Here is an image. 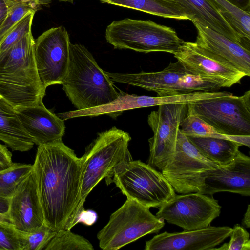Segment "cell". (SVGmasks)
Segmentation results:
<instances>
[{"label": "cell", "instance_id": "10", "mask_svg": "<svg viewBox=\"0 0 250 250\" xmlns=\"http://www.w3.org/2000/svg\"><path fill=\"white\" fill-rule=\"evenodd\" d=\"M219 167L204 157L179 129L174 154L161 171L176 192L201 193L206 172Z\"/></svg>", "mask_w": 250, "mask_h": 250}, {"label": "cell", "instance_id": "19", "mask_svg": "<svg viewBox=\"0 0 250 250\" xmlns=\"http://www.w3.org/2000/svg\"><path fill=\"white\" fill-rule=\"evenodd\" d=\"M195 42L223 58L246 76H250V50L225 36L197 23Z\"/></svg>", "mask_w": 250, "mask_h": 250}, {"label": "cell", "instance_id": "3", "mask_svg": "<svg viewBox=\"0 0 250 250\" xmlns=\"http://www.w3.org/2000/svg\"><path fill=\"white\" fill-rule=\"evenodd\" d=\"M62 85L76 110L106 104L120 94L90 52L80 44H70L69 63Z\"/></svg>", "mask_w": 250, "mask_h": 250}, {"label": "cell", "instance_id": "31", "mask_svg": "<svg viewBox=\"0 0 250 250\" xmlns=\"http://www.w3.org/2000/svg\"><path fill=\"white\" fill-rule=\"evenodd\" d=\"M229 243H224L219 248L212 250H250V239L249 233L240 224H236L232 228Z\"/></svg>", "mask_w": 250, "mask_h": 250}, {"label": "cell", "instance_id": "21", "mask_svg": "<svg viewBox=\"0 0 250 250\" xmlns=\"http://www.w3.org/2000/svg\"><path fill=\"white\" fill-rule=\"evenodd\" d=\"M0 140L13 151H27L34 144L23 126L15 108L0 97Z\"/></svg>", "mask_w": 250, "mask_h": 250}, {"label": "cell", "instance_id": "9", "mask_svg": "<svg viewBox=\"0 0 250 250\" xmlns=\"http://www.w3.org/2000/svg\"><path fill=\"white\" fill-rule=\"evenodd\" d=\"M188 108L220 133L250 135V90L240 96L232 94L189 104Z\"/></svg>", "mask_w": 250, "mask_h": 250}, {"label": "cell", "instance_id": "29", "mask_svg": "<svg viewBox=\"0 0 250 250\" xmlns=\"http://www.w3.org/2000/svg\"><path fill=\"white\" fill-rule=\"evenodd\" d=\"M56 232L45 223L32 232H19L21 250H44Z\"/></svg>", "mask_w": 250, "mask_h": 250}, {"label": "cell", "instance_id": "33", "mask_svg": "<svg viewBox=\"0 0 250 250\" xmlns=\"http://www.w3.org/2000/svg\"><path fill=\"white\" fill-rule=\"evenodd\" d=\"M12 154L6 145L0 144V171L10 167L13 163Z\"/></svg>", "mask_w": 250, "mask_h": 250}, {"label": "cell", "instance_id": "24", "mask_svg": "<svg viewBox=\"0 0 250 250\" xmlns=\"http://www.w3.org/2000/svg\"><path fill=\"white\" fill-rule=\"evenodd\" d=\"M250 50V12L244 11L226 0H209Z\"/></svg>", "mask_w": 250, "mask_h": 250}, {"label": "cell", "instance_id": "16", "mask_svg": "<svg viewBox=\"0 0 250 250\" xmlns=\"http://www.w3.org/2000/svg\"><path fill=\"white\" fill-rule=\"evenodd\" d=\"M8 215L18 231L31 233L44 223L33 168L10 199Z\"/></svg>", "mask_w": 250, "mask_h": 250}, {"label": "cell", "instance_id": "38", "mask_svg": "<svg viewBox=\"0 0 250 250\" xmlns=\"http://www.w3.org/2000/svg\"><path fill=\"white\" fill-rule=\"evenodd\" d=\"M20 1L24 3H31V2H42L45 4H48L47 0H19Z\"/></svg>", "mask_w": 250, "mask_h": 250}, {"label": "cell", "instance_id": "23", "mask_svg": "<svg viewBox=\"0 0 250 250\" xmlns=\"http://www.w3.org/2000/svg\"><path fill=\"white\" fill-rule=\"evenodd\" d=\"M102 3L133 9L155 16L176 20L188 18L182 7L172 0H100Z\"/></svg>", "mask_w": 250, "mask_h": 250}, {"label": "cell", "instance_id": "30", "mask_svg": "<svg viewBox=\"0 0 250 250\" xmlns=\"http://www.w3.org/2000/svg\"><path fill=\"white\" fill-rule=\"evenodd\" d=\"M36 12H30L21 19L0 44V52L3 51L32 32V25Z\"/></svg>", "mask_w": 250, "mask_h": 250}, {"label": "cell", "instance_id": "14", "mask_svg": "<svg viewBox=\"0 0 250 250\" xmlns=\"http://www.w3.org/2000/svg\"><path fill=\"white\" fill-rule=\"evenodd\" d=\"M174 57L194 74L214 80L222 87L240 83L246 76L228 61L200 46L195 42H185Z\"/></svg>", "mask_w": 250, "mask_h": 250}, {"label": "cell", "instance_id": "25", "mask_svg": "<svg viewBox=\"0 0 250 250\" xmlns=\"http://www.w3.org/2000/svg\"><path fill=\"white\" fill-rule=\"evenodd\" d=\"M179 130L187 136L219 138L236 142L241 146H250V135L232 136L220 133L197 115L188 112L181 122Z\"/></svg>", "mask_w": 250, "mask_h": 250}, {"label": "cell", "instance_id": "27", "mask_svg": "<svg viewBox=\"0 0 250 250\" xmlns=\"http://www.w3.org/2000/svg\"><path fill=\"white\" fill-rule=\"evenodd\" d=\"M92 244L83 237L70 230L57 231L44 250H94Z\"/></svg>", "mask_w": 250, "mask_h": 250}, {"label": "cell", "instance_id": "26", "mask_svg": "<svg viewBox=\"0 0 250 250\" xmlns=\"http://www.w3.org/2000/svg\"><path fill=\"white\" fill-rule=\"evenodd\" d=\"M33 168V165L13 163L0 171V196L10 198Z\"/></svg>", "mask_w": 250, "mask_h": 250}, {"label": "cell", "instance_id": "8", "mask_svg": "<svg viewBox=\"0 0 250 250\" xmlns=\"http://www.w3.org/2000/svg\"><path fill=\"white\" fill-rule=\"evenodd\" d=\"M112 183L127 199L148 208H159L176 195L162 172L140 160H132L118 167Z\"/></svg>", "mask_w": 250, "mask_h": 250}, {"label": "cell", "instance_id": "39", "mask_svg": "<svg viewBox=\"0 0 250 250\" xmlns=\"http://www.w3.org/2000/svg\"><path fill=\"white\" fill-rule=\"evenodd\" d=\"M0 221L12 224L11 220L8 215L0 214Z\"/></svg>", "mask_w": 250, "mask_h": 250}, {"label": "cell", "instance_id": "6", "mask_svg": "<svg viewBox=\"0 0 250 250\" xmlns=\"http://www.w3.org/2000/svg\"><path fill=\"white\" fill-rule=\"evenodd\" d=\"M105 73L112 82L138 86L156 92L159 96L196 91H216L222 88L220 83L194 74L178 60L170 62L164 69L157 72Z\"/></svg>", "mask_w": 250, "mask_h": 250}, {"label": "cell", "instance_id": "7", "mask_svg": "<svg viewBox=\"0 0 250 250\" xmlns=\"http://www.w3.org/2000/svg\"><path fill=\"white\" fill-rule=\"evenodd\" d=\"M149 208L127 199L98 233L100 248L117 250L145 235L159 232L165 225L164 220L154 215Z\"/></svg>", "mask_w": 250, "mask_h": 250}, {"label": "cell", "instance_id": "1", "mask_svg": "<svg viewBox=\"0 0 250 250\" xmlns=\"http://www.w3.org/2000/svg\"><path fill=\"white\" fill-rule=\"evenodd\" d=\"M33 166L44 223L56 232L70 230L84 211L82 158L61 139L38 145Z\"/></svg>", "mask_w": 250, "mask_h": 250}, {"label": "cell", "instance_id": "18", "mask_svg": "<svg viewBox=\"0 0 250 250\" xmlns=\"http://www.w3.org/2000/svg\"><path fill=\"white\" fill-rule=\"evenodd\" d=\"M15 109L23 126L36 145L62 139L65 130L64 120L47 109L42 101Z\"/></svg>", "mask_w": 250, "mask_h": 250}, {"label": "cell", "instance_id": "2", "mask_svg": "<svg viewBox=\"0 0 250 250\" xmlns=\"http://www.w3.org/2000/svg\"><path fill=\"white\" fill-rule=\"evenodd\" d=\"M32 33L0 52V97L15 108L42 101L45 89L40 79Z\"/></svg>", "mask_w": 250, "mask_h": 250}, {"label": "cell", "instance_id": "13", "mask_svg": "<svg viewBox=\"0 0 250 250\" xmlns=\"http://www.w3.org/2000/svg\"><path fill=\"white\" fill-rule=\"evenodd\" d=\"M69 34L63 26L51 28L35 40L34 55L43 87L62 84L69 63Z\"/></svg>", "mask_w": 250, "mask_h": 250}, {"label": "cell", "instance_id": "11", "mask_svg": "<svg viewBox=\"0 0 250 250\" xmlns=\"http://www.w3.org/2000/svg\"><path fill=\"white\" fill-rule=\"evenodd\" d=\"M188 112L187 104H170L158 106L157 110L148 115L147 123L153 136L148 139L150 154L147 164L161 171L172 157L180 125Z\"/></svg>", "mask_w": 250, "mask_h": 250}, {"label": "cell", "instance_id": "28", "mask_svg": "<svg viewBox=\"0 0 250 250\" xmlns=\"http://www.w3.org/2000/svg\"><path fill=\"white\" fill-rule=\"evenodd\" d=\"M45 3L19 2L10 9L4 21L0 26V44L16 23L30 12H36Z\"/></svg>", "mask_w": 250, "mask_h": 250}, {"label": "cell", "instance_id": "20", "mask_svg": "<svg viewBox=\"0 0 250 250\" xmlns=\"http://www.w3.org/2000/svg\"><path fill=\"white\" fill-rule=\"evenodd\" d=\"M180 5L188 20L221 34L241 45V40L209 0H172Z\"/></svg>", "mask_w": 250, "mask_h": 250}, {"label": "cell", "instance_id": "22", "mask_svg": "<svg viewBox=\"0 0 250 250\" xmlns=\"http://www.w3.org/2000/svg\"><path fill=\"white\" fill-rule=\"evenodd\" d=\"M187 137L204 157L220 166L229 164L236 156L239 146H241L236 142L226 139Z\"/></svg>", "mask_w": 250, "mask_h": 250}, {"label": "cell", "instance_id": "41", "mask_svg": "<svg viewBox=\"0 0 250 250\" xmlns=\"http://www.w3.org/2000/svg\"><path fill=\"white\" fill-rule=\"evenodd\" d=\"M15 1H20L19 0H14Z\"/></svg>", "mask_w": 250, "mask_h": 250}, {"label": "cell", "instance_id": "17", "mask_svg": "<svg viewBox=\"0 0 250 250\" xmlns=\"http://www.w3.org/2000/svg\"><path fill=\"white\" fill-rule=\"evenodd\" d=\"M204 184L202 194L229 192L250 196V158L239 150L229 164L207 171Z\"/></svg>", "mask_w": 250, "mask_h": 250}, {"label": "cell", "instance_id": "35", "mask_svg": "<svg viewBox=\"0 0 250 250\" xmlns=\"http://www.w3.org/2000/svg\"><path fill=\"white\" fill-rule=\"evenodd\" d=\"M241 10L250 12V0H226Z\"/></svg>", "mask_w": 250, "mask_h": 250}, {"label": "cell", "instance_id": "36", "mask_svg": "<svg viewBox=\"0 0 250 250\" xmlns=\"http://www.w3.org/2000/svg\"><path fill=\"white\" fill-rule=\"evenodd\" d=\"M10 199L0 196V214L8 215L10 206Z\"/></svg>", "mask_w": 250, "mask_h": 250}, {"label": "cell", "instance_id": "12", "mask_svg": "<svg viewBox=\"0 0 250 250\" xmlns=\"http://www.w3.org/2000/svg\"><path fill=\"white\" fill-rule=\"evenodd\" d=\"M221 206L212 195L192 192L175 196L159 208L156 216L184 230L203 229L219 216Z\"/></svg>", "mask_w": 250, "mask_h": 250}, {"label": "cell", "instance_id": "15", "mask_svg": "<svg viewBox=\"0 0 250 250\" xmlns=\"http://www.w3.org/2000/svg\"><path fill=\"white\" fill-rule=\"evenodd\" d=\"M232 228L208 227L169 233L165 231L146 241L145 250H211L229 237Z\"/></svg>", "mask_w": 250, "mask_h": 250}, {"label": "cell", "instance_id": "34", "mask_svg": "<svg viewBox=\"0 0 250 250\" xmlns=\"http://www.w3.org/2000/svg\"><path fill=\"white\" fill-rule=\"evenodd\" d=\"M21 1L14 0H0V26L6 17L10 8Z\"/></svg>", "mask_w": 250, "mask_h": 250}, {"label": "cell", "instance_id": "4", "mask_svg": "<svg viewBox=\"0 0 250 250\" xmlns=\"http://www.w3.org/2000/svg\"><path fill=\"white\" fill-rule=\"evenodd\" d=\"M129 134L113 127L98 133L81 157L83 179L81 195L84 202L89 193L103 179L112 183L115 170L122 164L133 160L128 150Z\"/></svg>", "mask_w": 250, "mask_h": 250}, {"label": "cell", "instance_id": "37", "mask_svg": "<svg viewBox=\"0 0 250 250\" xmlns=\"http://www.w3.org/2000/svg\"><path fill=\"white\" fill-rule=\"evenodd\" d=\"M242 226L245 228H250V205L248 208L242 221Z\"/></svg>", "mask_w": 250, "mask_h": 250}, {"label": "cell", "instance_id": "40", "mask_svg": "<svg viewBox=\"0 0 250 250\" xmlns=\"http://www.w3.org/2000/svg\"><path fill=\"white\" fill-rule=\"evenodd\" d=\"M60 1H73L74 0H58Z\"/></svg>", "mask_w": 250, "mask_h": 250}, {"label": "cell", "instance_id": "32", "mask_svg": "<svg viewBox=\"0 0 250 250\" xmlns=\"http://www.w3.org/2000/svg\"><path fill=\"white\" fill-rule=\"evenodd\" d=\"M0 250H21L19 232L12 224L0 221Z\"/></svg>", "mask_w": 250, "mask_h": 250}, {"label": "cell", "instance_id": "5", "mask_svg": "<svg viewBox=\"0 0 250 250\" xmlns=\"http://www.w3.org/2000/svg\"><path fill=\"white\" fill-rule=\"evenodd\" d=\"M107 42L116 49L148 53L178 52L185 42L174 29L150 20L125 18L115 21L105 31Z\"/></svg>", "mask_w": 250, "mask_h": 250}]
</instances>
